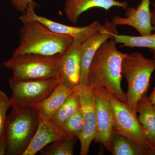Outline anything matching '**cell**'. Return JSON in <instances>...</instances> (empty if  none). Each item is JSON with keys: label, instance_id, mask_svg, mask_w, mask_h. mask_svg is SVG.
<instances>
[{"label": "cell", "instance_id": "1", "mask_svg": "<svg viewBox=\"0 0 155 155\" xmlns=\"http://www.w3.org/2000/svg\"><path fill=\"white\" fill-rule=\"evenodd\" d=\"M114 38L105 41L93 58L88 71V85L94 89L104 88L126 104V93L121 87L122 64L127 53L119 51Z\"/></svg>", "mask_w": 155, "mask_h": 155}, {"label": "cell", "instance_id": "2", "mask_svg": "<svg viewBox=\"0 0 155 155\" xmlns=\"http://www.w3.org/2000/svg\"><path fill=\"white\" fill-rule=\"evenodd\" d=\"M22 23L19 44L13 56L27 54L61 56L73 40L72 37L55 33L37 20L30 19Z\"/></svg>", "mask_w": 155, "mask_h": 155}, {"label": "cell", "instance_id": "3", "mask_svg": "<svg viewBox=\"0 0 155 155\" xmlns=\"http://www.w3.org/2000/svg\"><path fill=\"white\" fill-rule=\"evenodd\" d=\"M11 107L5 125L6 155H22L36 133L40 114L32 107L14 106Z\"/></svg>", "mask_w": 155, "mask_h": 155}, {"label": "cell", "instance_id": "4", "mask_svg": "<svg viewBox=\"0 0 155 155\" xmlns=\"http://www.w3.org/2000/svg\"><path fill=\"white\" fill-rule=\"evenodd\" d=\"M155 70V59H148L140 53H127L122 64V73L128 84L126 105L137 114V103L147 92L150 80Z\"/></svg>", "mask_w": 155, "mask_h": 155}, {"label": "cell", "instance_id": "5", "mask_svg": "<svg viewBox=\"0 0 155 155\" xmlns=\"http://www.w3.org/2000/svg\"><path fill=\"white\" fill-rule=\"evenodd\" d=\"M61 56L51 57L34 54L12 56L4 65L12 71V77L17 80L59 78Z\"/></svg>", "mask_w": 155, "mask_h": 155}, {"label": "cell", "instance_id": "6", "mask_svg": "<svg viewBox=\"0 0 155 155\" xmlns=\"http://www.w3.org/2000/svg\"><path fill=\"white\" fill-rule=\"evenodd\" d=\"M101 89L113 107L114 115V134L125 137L134 144L149 152L151 155H155L154 148L147 139L137 115L105 89Z\"/></svg>", "mask_w": 155, "mask_h": 155}, {"label": "cell", "instance_id": "7", "mask_svg": "<svg viewBox=\"0 0 155 155\" xmlns=\"http://www.w3.org/2000/svg\"><path fill=\"white\" fill-rule=\"evenodd\" d=\"M9 82L11 107H34L52 92L61 80L59 78L17 80L11 77Z\"/></svg>", "mask_w": 155, "mask_h": 155}, {"label": "cell", "instance_id": "8", "mask_svg": "<svg viewBox=\"0 0 155 155\" xmlns=\"http://www.w3.org/2000/svg\"><path fill=\"white\" fill-rule=\"evenodd\" d=\"M80 102L84 129L79 139L80 142V154H88L92 142L94 140L96 132V114L94 89L87 84H79L75 87Z\"/></svg>", "mask_w": 155, "mask_h": 155}, {"label": "cell", "instance_id": "9", "mask_svg": "<svg viewBox=\"0 0 155 155\" xmlns=\"http://www.w3.org/2000/svg\"><path fill=\"white\" fill-rule=\"evenodd\" d=\"M38 6V5L36 3L28 6L25 14H22L19 17V20L22 23L30 19L37 20L54 32L72 37L73 39L81 43L102 27L99 21H94L90 25L83 27L62 24L38 15L35 11V8Z\"/></svg>", "mask_w": 155, "mask_h": 155}, {"label": "cell", "instance_id": "10", "mask_svg": "<svg viewBox=\"0 0 155 155\" xmlns=\"http://www.w3.org/2000/svg\"><path fill=\"white\" fill-rule=\"evenodd\" d=\"M96 114V132L94 142L101 143L112 153L111 137L114 134V115L113 107L101 89H94Z\"/></svg>", "mask_w": 155, "mask_h": 155}, {"label": "cell", "instance_id": "11", "mask_svg": "<svg viewBox=\"0 0 155 155\" xmlns=\"http://www.w3.org/2000/svg\"><path fill=\"white\" fill-rule=\"evenodd\" d=\"M118 34L116 25L112 22L106 21L101 28L81 44L79 47L80 58V84H87V75L90 65L95 54L106 41L113 38Z\"/></svg>", "mask_w": 155, "mask_h": 155}, {"label": "cell", "instance_id": "12", "mask_svg": "<svg viewBox=\"0 0 155 155\" xmlns=\"http://www.w3.org/2000/svg\"><path fill=\"white\" fill-rule=\"evenodd\" d=\"M39 123L30 144L22 155H35L52 143L73 137L63 127L53 124L40 114Z\"/></svg>", "mask_w": 155, "mask_h": 155}, {"label": "cell", "instance_id": "13", "mask_svg": "<svg viewBox=\"0 0 155 155\" xmlns=\"http://www.w3.org/2000/svg\"><path fill=\"white\" fill-rule=\"evenodd\" d=\"M80 42L73 39L59 60V78L61 82L74 88L80 84Z\"/></svg>", "mask_w": 155, "mask_h": 155}, {"label": "cell", "instance_id": "14", "mask_svg": "<svg viewBox=\"0 0 155 155\" xmlns=\"http://www.w3.org/2000/svg\"><path fill=\"white\" fill-rule=\"evenodd\" d=\"M150 0H141L137 8L128 7L126 9L125 17H114L112 22L117 25H128L137 31L141 36L148 35L155 31V26L151 21L150 11Z\"/></svg>", "mask_w": 155, "mask_h": 155}, {"label": "cell", "instance_id": "15", "mask_svg": "<svg viewBox=\"0 0 155 155\" xmlns=\"http://www.w3.org/2000/svg\"><path fill=\"white\" fill-rule=\"evenodd\" d=\"M118 7L126 10L128 7L127 2L117 0H66L64 11L67 19L72 24H77L81 14L92 8H101L107 11Z\"/></svg>", "mask_w": 155, "mask_h": 155}, {"label": "cell", "instance_id": "16", "mask_svg": "<svg viewBox=\"0 0 155 155\" xmlns=\"http://www.w3.org/2000/svg\"><path fill=\"white\" fill-rule=\"evenodd\" d=\"M74 89L75 87L70 88L60 82L46 98L34 108L46 119L50 120L67 98L73 93Z\"/></svg>", "mask_w": 155, "mask_h": 155}, {"label": "cell", "instance_id": "17", "mask_svg": "<svg viewBox=\"0 0 155 155\" xmlns=\"http://www.w3.org/2000/svg\"><path fill=\"white\" fill-rule=\"evenodd\" d=\"M136 112L147 139L154 148L155 152V109L147 93L137 103Z\"/></svg>", "mask_w": 155, "mask_h": 155}, {"label": "cell", "instance_id": "18", "mask_svg": "<svg viewBox=\"0 0 155 155\" xmlns=\"http://www.w3.org/2000/svg\"><path fill=\"white\" fill-rule=\"evenodd\" d=\"M80 109L79 95L76 87L65 102L53 115L49 121L54 125L61 127L65 121Z\"/></svg>", "mask_w": 155, "mask_h": 155}, {"label": "cell", "instance_id": "19", "mask_svg": "<svg viewBox=\"0 0 155 155\" xmlns=\"http://www.w3.org/2000/svg\"><path fill=\"white\" fill-rule=\"evenodd\" d=\"M114 155H151L149 152L138 146L129 140L118 134L114 133L111 137Z\"/></svg>", "mask_w": 155, "mask_h": 155}, {"label": "cell", "instance_id": "20", "mask_svg": "<svg viewBox=\"0 0 155 155\" xmlns=\"http://www.w3.org/2000/svg\"><path fill=\"white\" fill-rule=\"evenodd\" d=\"M113 38L116 43L122 44V47L146 48L155 51V33L144 36H130L114 34Z\"/></svg>", "mask_w": 155, "mask_h": 155}, {"label": "cell", "instance_id": "21", "mask_svg": "<svg viewBox=\"0 0 155 155\" xmlns=\"http://www.w3.org/2000/svg\"><path fill=\"white\" fill-rule=\"evenodd\" d=\"M73 137L64 140H58L47 146L40 151L43 155H73L75 138Z\"/></svg>", "mask_w": 155, "mask_h": 155}, {"label": "cell", "instance_id": "22", "mask_svg": "<svg viewBox=\"0 0 155 155\" xmlns=\"http://www.w3.org/2000/svg\"><path fill=\"white\" fill-rule=\"evenodd\" d=\"M61 127L79 139L82 135L84 129L83 117L81 109L65 121Z\"/></svg>", "mask_w": 155, "mask_h": 155}, {"label": "cell", "instance_id": "23", "mask_svg": "<svg viewBox=\"0 0 155 155\" xmlns=\"http://www.w3.org/2000/svg\"><path fill=\"white\" fill-rule=\"evenodd\" d=\"M10 107H11V103L10 98L0 90V140L5 135L7 112Z\"/></svg>", "mask_w": 155, "mask_h": 155}, {"label": "cell", "instance_id": "24", "mask_svg": "<svg viewBox=\"0 0 155 155\" xmlns=\"http://www.w3.org/2000/svg\"><path fill=\"white\" fill-rule=\"evenodd\" d=\"M10 1L14 8L22 14H25L29 5L35 3L33 0H10Z\"/></svg>", "mask_w": 155, "mask_h": 155}, {"label": "cell", "instance_id": "25", "mask_svg": "<svg viewBox=\"0 0 155 155\" xmlns=\"http://www.w3.org/2000/svg\"><path fill=\"white\" fill-rule=\"evenodd\" d=\"M7 150V143L5 135L0 140V155L6 154Z\"/></svg>", "mask_w": 155, "mask_h": 155}, {"label": "cell", "instance_id": "26", "mask_svg": "<svg viewBox=\"0 0 155 155\" xmlns=\"http://www.w3.org/2000/svg\"><path fill=\"white\" fill-rule=\"evenodd\" d=\"M149 97L151 104L153 105H155V87L152 93L151 94Z\"/></svg>", "mask_w": 155, "mask_h": 155}, {"label": "cell", "instance_id": "27", "mask_svg": "<svg viewBox=\"0 0 155 155\" xmlns=\"http://www.w3.org/2000/svg\"><path fill=\"white\" fill-rule=\"evenodd\" d=\"M153 10L151 12V21L153 25L155 26V3L153 4Z\"/></svg>", "mask_w": 155, "mask_h": 155}, {"label": "cell", "instance_id": "28", "mask_svg": "<svg viewBox=\"0 0 155 155\" xmlns=\"http://www.w3.org/2000/svg\"><path fill=\"white\" fill-rule=\"evenodd\" d=\"M153 54V58L155 59V51H150Z\"/></svg>", "mask_w": 155, "mask_h": 155}, {"label": "cell", "instance_id": "29", "mask_svg": "<svg viewBox=\"0 0 155 155\" xmlns=\"http://www.w3.org/2000/svg\"><path fill=\"white\" fill-rule=\"evenodd\" d=\"M154 106V108H155V105H153Z\"/></svg>", "mask_w": 155, "mask_h": 155}]
</instances>
